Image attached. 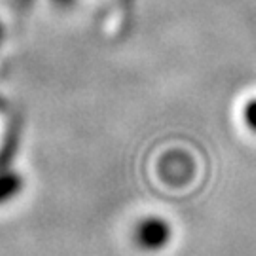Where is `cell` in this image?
<instances>
[{"instance_id":"obj_1","label":"cell","mask_w":256,"mask_h":256,"mask_svg":"<svg viewBox=\"0 0 256 256\" xmlns=\"http://www.w3.org/2000/svg\"><path fill=\"white\" fill-rule=\"evenodd\" d=\"M135 245L146 252H158L169 245L171 226L160 216H148L138 222L133 230Z\"/></svg>"},{"instance_id":"obj_2","label":"cell","mask_w":256,"mask_h":256,"mask_svg":"<svg viewBox=\"0 0 256 256\" xmlns=\"http://www.w3.org/2000/svg\"><path fill=\"white\" fill-rule=\"evenodd\" d=\"M21 188V180L16 174H0V203L12 200Z\"/></svg>"},{"instance_id":"obj_3","label":"cell","mask_w":256,"mask_h":256,"mask_svg":"<svg viewBox=\"0 0 256 256\" xmlns=\"http://www.w3.org/2000/svg\"><path fill=\"white\" fill-rule=\"evenodd\" d=\"M0 42H2V25H0Z\"/></svg>"},{"instance_id":"obj_4","label":"cell","mask_w":256,"mask_h":256,"mask_svg":"<svg viewBox=\"0 0 256 256\" xmlns=\"http://www.w3.org/2000/svg\"><path fill=\"white\" fill-rule=\"evenodd\" d=\"M59 2H68V0H59Z\"/></svg>"}]
</instances>
